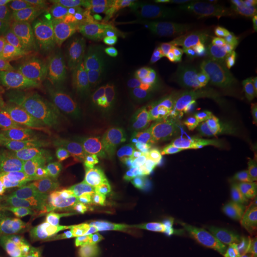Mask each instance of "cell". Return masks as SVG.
Segmentation results:
<instances>
[{"label":"cell","instance_id":"obj_37","mask_svg":"<svg viewBox=\"0 0 257 257\" xmlns=\"http://www.w3.org/2000/svg\"><path fill=\"white\" fill-rule=\"evenodd\" d=\"M186 33V36L191 42H201L205 39V36L201 31L196 28H190Z\"/></svg>","mask_w":257,"mask_h":257},{"label":"cell","instance_id":"obj_5","mask_svg":"<svg viewBox=\"0 0 257 257\" xmlns=\"http://www.w3.org/2000/svg\"><path fill=\"white\" fill-rule=\"evenodd\" d=\"M0 164L17 177L36 180L78 175L80 166L58 159L37 142L0 143Z\"/></svg>","mask_w":257,"mask_h":257},{"label":"cell","instance_id":"obj_11","mask_svg":"<svg viewBox=\"0 0 257 257\" xmlns=\"http://www.w3.org/2000/svg\"><path fill=\"white\" fill-rule=\"evenodd\" d=\"M226 52L219 47L200 46L196 43L175 45L157 51L156 62L176 78L196 82L208 76L211 58Z\"/></svg>","mask_w":257,"mask_h":257},{"label":"cell","instance_id":"obj_39","mask_svg":"<svg viewBox=\"0 0 257 257\" xmlns=\"http://www.w3.org/2000/svg\"><path fill=\"white\" fill-rule=\"evenodd\" d=\"M8 183H9L8 178L5 176L4 174L0 173V187H3V186H5V185H7Z\"/></svg>","mask_w":257,"mask_h":257},{"label":"cell","instance_id":"obj_36","mask_svg":"<svg viewBox=\"0 0 257 257\" xmlns=\"http://www.w3.org/2000/svg\"><path fill=\"white\" fill-rule=\"evenodd\" d=\"M23 2V0H0V12L15 11Z\"/></svg>","mask_w":257,"mask_h":257},{"label":"cell","instance_id":"obj_24","mask_svg":"<svg viewBox=\"0 0 257 257\" xmlns=\"http://www.w3.org/2000/svg\"><path fill=\"white\" fill-rule=\"evenodd\" d=\"M22 39L23 27L16 12H0V40L19 47Z\"/></svg>","mask_w":257,"mask_h":257},{"label":"cell","instance_id":"obj_26","mask_svg":"<svg viewBox=\"0 0 257 257\" xmlns=\"http://www.w3.org/2000/svg\"><path fill=\"white\" fill-rule=\"evenodd\" d=\"M31 141L19 123L0 115V143H16Z\"/></svg>","mask_w":257,"mask_h":257},{"label":"cell","instance_id":"obj_17","mask_svg":"<svg viewBox=\"0 0 257 257\" xmlns=\"http://www.w3.org/2000/svg\"><path fill=\"white\" fill-rule=\"evenodd\" d=\"M7 74L12 80L13 85L22 91L41 100L57 104L54 101L53 97L47 91L45 86L40 81L37 74L29 68L20 55L7 68Z\"/></svg>","mask_w":257,"mask_h":257},{"label":"cell","instance_id":"obj_12","mask_svg":"<svg viewBox=\"0 0 257 257\" xmlns=\"http://www.w3.org/2000/svg\"><path fill=\"white\" fill-rule=\"evenodd\" d=\"M112 90L117 93L138 75L156 62V52L144 47L135 46L124 40L102 36Z\"/></svg>","mask_w":257,"mask_h":257},{"label":"cell","instance_id":"obj_23","mask_svg":"<svg viewBox=\"0 0 257 257\" xmlns=\"http://www.w3.org/2000/svg\"><path fill=\"white\" fill-rule=\"evenodd\" d=\"M210 193H211L216 214L220 213L226 207L230 193L229 172L226 169L214 168L210 176Z\"/></svg>","mask_w":257,"mask_h":257},{"label":"cell","instance_id":"obj_2","mask_svg":"<svg viewBox=\"0 0 257 257\" xmlns=\"http://www.w3.org/2000/svg\"><path fill=\"white\" fill-rule=\"evenodd\" d=\"M65 58L72 84L83 100H104L112 86L102 37H77L69 41Z\"/></svg>","mask_w":257,"mask_h":257},{"label":"cell","instance_id":"obj_16","mask_svg":"<svg viewBox=\"0 0 257 257\" xmlns=\"http://www.w3.org/2000/svg\"><path fill=\"white\" fill-rule=\"evenodd\" d=\"M45 254L32 246L22 235L19 228L8 218L0 219V255L2 257H24Z\"/></svg>","mask_w":257,"mask_h":257},{"label":"cell","instance_id":"obj_27","mask_svg":"<svg viewBox=\"0 0 257 257\" xmlns=\"http://www.w3.org/2000/svg\"><path fill=\"white\" fill-rule=\"evenodd\" d=\"M210 172L203 173L195 177L185 189L184 202L189 208H193V203L196 200V198L210 191Z\"/></svg>","mask_w":257,"mask_h":257},{"label":"cell","instance_id":"obj_35","mask_svg":"<svg viewBox=\"0 0 257 257\" xmlns=\"http://www.w3.org/2000/svg\"><path fill=\"white\" fill-rule=\"evenodd\" d=\"M12 86H13V83L10 79L8 74L0 73V110H1L6 102Z\"/></svg>","mask_w":257,"mask_h":257},{"label":"cell","instance_id":"obj_15","mask_svg":"<svg viewBox=\"0 0 257 257\" xmlns=\"http://www.w3.org/2000/svg\"><path fill=\"white\" fill-rule=\"evenodd\" d=\"M57 106L55 103L35 97L13 85L2 108V113L5 117L19 123L23 120L43 115Z\"/></svg>","mask_w":257,"mask_h":257},{"label":"cell","instance_id":"obj_7","mask_svg":"<svg viewBox=\"0 0 257 257\" xmlns=\"http://www.w3.org/2000/svg\"><path fill=\"white\" fill-rule=\"evenodd\" d=\"M172 96V83L168 74L147 76L135 93L133 116L138 139L145 143L167 121Z\"/></svg>","mask_w":257,"mask_h":257},{"label":"cell","instance_id":"obj_3","mask_svg":"<svg viewBox=\"0 0 257 257\" xmlns=\"http://www.w3.org/2000/svg\"><path fill=\"white\" fill-rule=\"evenodd\" d=\"M93 180L105 207L117 220L145 233L158 232V214L140 191L117 177L102 173L99 169L93 171Z\"/></svg>","mask_w":257,"mask_h":257},{"label":"cell","instance_id":"obj_6","mask_svg":"<svg viewBox=\"0 0 257 257\" xmlns=\"http://www.w3.org/2000/svg\"><path fill=\"white\" fill-rule=\"evenodd\" d=\"M35 142L56 158L80 166L93 155L94 128L79 117L65 115L42 128Z\"/></svg>","mask_w":257,"mask_h":257},{"label":"cell","instance_id":"obj_20","mask_svg":"<svg viewBox=\"0 0 257 257\" xmlns=\"http://www.w3.org/2000/svg\"><path fill=\"white\" fill-rule=\"evenodd\" d=\"M229 1L222 0H168L165 13L172 19H177L185 14L191 13H219L223 14Z\"/></svg>","mask_w":257,"mask_h":257},{"label":"cell","instance_id":"obj_8","mask_svg":"<svg viewBox=\"0 0 257 257\" xmlns=\"http://www.w3.org/2000/svg\"><path fill=\"white\" fill-rule=\"evenodd\" d=\"M8 218L19 228L28 242L42 251L58 257H92L81 244L66 234L43 214L23 209L11 211Z\"/></svg>","mask_w":257,"mask_h":257},{"label":"cell","instance_id":"obj_29","mask_svg":"<svg viewBox=\"0 0 257 257\" xmlns=\"http://www.w3.org/2000/svg\"><path fill=\"white\" fill-rule=\"evenodd\" d=\"M219 13H191V14H185L180 16L178 21L180 22L181 26L187 27L196 28L200 26H209L211 27L212 23L220 16Z\"/></svg>","mask_w":257,"mask_h":257},{"label":"cell","instance_id":"obj_19","mask_svg":"<svg viewBox=\"0 0 257 257\" xmlns=\"http://www.w3.org/2000/svg\"><path fill=\"white\" fill-rule=\"evenodd\" d=\"M180 175H191L201 164L209 139L173 140Z\"/></svg>","mask_w":257,"mask_h":257},{"label":"cell","instance_id":"obj_10","mask_svg":"<svg viewBox=\"0 0 257 257\" xmlns=\"http://www.w3.org/2000/svg\"><path fill=\"white\" fill-rule=\"evenodd\" d=\"M167 127L173 140L209 139L211 124L202 93L179 92L169 111Z\"/></svg>","mask_w":257,"mask_h":257},{"label":"cell","instance_id":"obj_31","mask_svg":"<svg viewBox=\"0 0 257 257\" xmlns=\"http://www.w3.org/2000/svg\"><path fill=\"white\" fill-rule=\"evenodd\" d=\"M207 84L213 90L217 91H227L232 87L235 81L234 74H209L206 77Z\"/></svg>","mask_w":257,"mask_h":257},{"label":"cell","instance_id":"obj_33","mask_svg":"<svg viewBox=\"0 0 257 257\" xmlns=\"http://www.w3.org/2000/svg\"><path fill=\"white\" fill-rule=\"evenodd\" d=\"M19 47L14 46L0 40V71L8 68L12 62L19 56Z\"/></svg>","mask_w":257,"mask_h":257},{"label":"cell","instance_id":"obj_28","mask_svg":"<svg viewBox=\"0 0 257 257\" xmlns=\"http://www.w3.org/2000/svg\"><path fill=\"white\" fill-rule=\"evenodd\" d=\"M63 13L92 18L93 5L87 0H51Z\"/></svg>","mask_w":257,"mask_h":257},{"label":"cell","instance_id":"obj_43","mask_svg":"<svg viewBox=\"0 0 257 257\" xmlns=\"http://www.w3.org/2000/svg\"><path fill=\"white\" fill-rule=\"evenodd\" d=\"M254 171H255V173L257 174V161L255 162V164H254Z\"/></svg>","mask_w":257,"mask_h":257},{"label":"cell","instance_id":"obj_4","mask_svg":"<svg viewBox=\"0 0 257 257\" xmlns=\"http://www.w3.org/2000/svg\"><path fill=\"white\" fill-rule=\"evenodd\" d=\"M134 154V136L128 114L121 104L104 111L94 128L93 155L108 173L128 165Z\"/></svg>","mask_w":257,"mask_h":257},{"label":"cell","instance_id":"obj_40","mask_svg":"<svg viewBox=\"0 0 257 257\" xmlns=\"http://www.w3.org/2000/svg\"><path fill=\"white\" fill-rule=\"evenodd\" d=\"M232 48H238V49H242V48H257V44H253V45H233Z\"/></svg>","mask_w":257,"mask_h":257},{"label":"cell","instance_id":"obj_44","mask_svg":"<svg viewBox=\"0 0 257 257\" xmlns=\"http://www.w3.org/2000/svg\"><path fill=\"white\" fill-rule=\"evenodd\" d=\"M0 115H3V113H2V110H0ZM4 116V115H3Z\"/></svg>","mask_w":257,"mask_h":257},{"label":"cell","instance_id":"obj_41","mask_svg":"<svg viewBox=\"0 0 257 257\" xmlns=\"http://www.w3.org/2000/svg\"><path fill=\"white\" fill-rule=\"evenodd\" d=\"M24 257H58L55 255H47V254H39V255H30V256Z\"/></svg>","mask_w":257,"mask_h":257},{"label":"cell","instance_id":"obj_38","mask_svg":"<svg viewBox=\"0 0 257 257\" xmlns=\"http://www.w3.org/2000/svg\"><path fill=\"white\" fill-rule=\"evenodd\" d=\"M11 211L12 210L10 209L9 205L6 201L4 195L0 192V219L7 217Z\"/></svg>","mask_w":257,"mask_h":257},{"label":"cell","instance_id":"obj_25","mask_svg":"<svg viewBox=\"0 0 257 257\" xmlns=\"http://www.w3.org/2000/svg\"><path fill=\"white\" fill-rule=\"evenodd\" d=\"M236 72L249 74L248 68L232 57L228 51L223 55L212 57L208 67V75L212 74H233Z\"/></svg>","mask_w":257,"mask_h":257},{"label":"cell","instance_id":"obj_14","mask_svg":"<svg viewBox=\"0 0 257 257\" xmlns=\"http://www.w3.org/2000/svg\"><path fill=\"white\" fill-rule=\"evenodd\" d=\"M91 18L62 13L36 23L25 24L23 38L28 43L55 44L69 41L84 26L88 25Z\"/></svg>","mask_w":257,"mask_h":257},{"label":"cell","instance_id":"obj_42","mask_svg":"<svg viewBox=\"0 0 257 257\" xmlns=\"http://www.w3.org/2000/svg\"><path fill=\"white\" fill-rule=\"evenodd\" d=\"M220 257H243V256H239V255H234V254H227V255H223V256Z\"/></svg>","mask_w":257,"mask_h":257},{"label":"cell","instance_id":"obj_22","mask_svg":"<svg viewBox=\"0 0 257 257\" xmlns=\"http://www.w3.org/2000/svg\"><path fill=\"white\" fill-rule=\"evenodd\" d=\"M15 12L19 19L23 20L25 24L39 22L63 13L51 0H27L15 10Z\"/></svg>","mask_w":257,"mask_h":257},{"label":"cell","instance_id":"obj_9","mask_svg":"<svg viewBox=\"0 0 257 257\" xmlns=\"http://www.w3.org/2000/svg\"><path fill=\"white\" fill-rule=\"evenodd\" d=\"M19 55L37 74L55 103L72 97L73 84L59 45L27 43Z\"/></svg>","mask_w":257,"mask_h":257},{"label":"cell","instance_id":"obj_32","mask_svg":"<svg viewBox=\"0 0 257 257\" xmlns=\"http://www.w3.org/2000/svg\"><path fill=\"white\" fill-rule=\"evenodd\" d=\"M209 102L215 110L222 113H232L235 108V102L233 98L227 93H218L210 97Z\"/></svg>","mask_w":257,"mask_h":257},{"label":"cell","instance_id":"obj_13","mask_svg":"<svg viewBox=\"0 0 257 257\" xmlns=\"http://www.w3.org/2000/svg\"><path fill=\"white\" fill-rule=\"evenodd\" d=\"M144 144L145 167L149 177L163 191L175 190L181 175L167 121Z\"/></svg>","mask_w":257,"mask_h":257},{"label":"cell","instance_id":"obj_1","mask_svg":"<svg viewBox=\"0 0 257 257\" xmlns=\"http://www.w3.org/2000/svg\"><path fill=\"white\" fill-rule=\"evenodd\" d=\"M19 204L52 221L89 251L112 256L120 248L118 220L72 185L41 181L19 186Z\"/></svg>","mask_w":257,"mask_h":257},{"label":"cell","instance_id":"obj_18","mask_svg":"<svg viewBox=\"0 0 257 257\" xmlns=\"http://www.w3.org/2000/svg\"><path fill=\"white\" fill-rule=\"evenodd\" d=\"M103 37L126 41L137 28V17L119 10L106 8L97 20Z\"/></svg>","mask_w":257,"mask_h":257},{"label":"cell","instance_id":"obj_30","mask_svg":"<svg viewBox=\"0 0 257 257\" xmlns=\"http://www.w3.org/2000/svg\"><path fill=\"white\" fill-rule=\"evenodd\" d=\"M226 12L234 21H237L241 18L257 14V0H231Z\"/></svg>","mask_w":257,"mask_h":257},{"label":"cell","instance_id":"obj_21","mask_svg":"<svg viewBox=\"0 0 257 257\" xmlns=\"http://www.w3.org/2000/svg\"><path fill=\"white\" fill-rule=\"evenodd\" d=\"M99 3L106 8L119 10L135 17H141L165 12L168 0H103Z\"/></svg>","mask_w":257,"mask_h":257},{"label":"cell","instance_id":"obj_34","mask_svg":"<svg viewBox=\"0 0 257 257\" xmlns=\"http://www.w3.org/2000/svg\"><path fill=\"white\" fill-rule=\"evenodd\" d=\"M193 208L195 211L209 216L216 215L214 200L210 191L196 198V200L193 203Z\"/></svg>","mask_w":257,"mask_h":257}]
</instances>
